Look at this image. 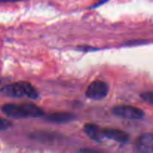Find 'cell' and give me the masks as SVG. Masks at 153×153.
Segmentation results:
<instances>
[{"mask_svg":"<svg viewBox=\"0 0 153 153\" xmlns=\"http://www.w3.org/2000/svg\"><path fill=\"white\" fill-rule=\"evenodd\" d=\"M76 119V117L70 113L65 112H56V113L49 114L46 117V120L49 122L55 123L63 124L67 123Z\"/></svg>","mask_w":153,"mask_h":153,"instance_id":"52a82bcc","label":"cell"},{"mask_svg":"<svg viewBox=\"0 0 153 153\" xmlns=\"http://www.w3.org/2000/svg\"><path fill=\"white\" fill-rule=\"evenodd\" d=\"M12 123L10 121L4 119L2 117H0V131H5L10 128Z\"/></svg>","mask_w":153,"mask_h":153,"instance_id":"9c48e42d","label":"cell"},{"mask_svg":"<svg viewBox=\"0 0 153 153\" xmlns=\"http://www.w3.org/2000/svg\"><path fill=\"white\" fill-rule=\"evenodd\" d=\"M1 111L6 117L10 119L37 118L44 116L43 111L33 103H8L1 106Z\"/></svg>","mask_w":153,"mask_h":153,"instance_id":"6da1fadb","label":"cell"},{"mask_svg":"<svg viewBox=\"0 0 153 153\" xmlns=\"http://www.w3.org/2000/svg\"><path fill=\"white\" fill-rule=\"evenodd\" d=\"M108 91L109 88L107 83L102 81L96 80L90 84L85 92V96L90 100H101L107 97Z\"/></svg>","mask_w":153,"mask_h":153,"instance_id":"3957f363","label":"cell"},{"mask_svg":"<svg viewBox=\"0 0 153 153\" xmlns=\"http://www.w3.org/2000/svg\"><path fill=\"white\" fill-rule=\"evenodd\" d=\"M113 113L116 116L128 120H140L145 115L144 111L139 108L126 105L115 106L113 109Z\"/></svg>","mask_w":153,"mask_h":153,"instance_id":"277c9868","label":"cell"},{"mask_svg":"<svg viewBox=\"0 0 153 153\" xmlns=\"http://www.w3.org/2000/svg\"><path fill=\"white\" fill-rule=\"evenodd\" d=\"M0 92L3 95L12 98L27 97L31 100H35L39 97L37 90L31 83L27 82H18L5 85L1 88Z\"/></svg>","mask_w":153,"mask_h":153,"instance_id":"7a4b0ae2","label":"cell"},{"mask_svg":"<svg viewBox=\"0 0 153 153\" xmlns=\"http://www.w3.org/2000/svg\"><path fill=\"white\" fill-rule=\"evenodd\" d=\"M80 153H105L101 151L97 150V149H82L80 150Z\"/></svg>","mask_w":153,"mask_h":153,"instance_id":"8fae6325","label":"cell"},{"mask_svg":"<svg viewBox=\"0 0 153 153\" xmlns=\"http://www.w3.org/2000/svg\"><path fill=\"white\" fill-rule=\"evenodd\" d=\"M136 149L139 153H152V134L151 133H144L139 136L136 142Z\"/></svg>","mask_w":153,"mask_h":153,"instance_id":"8992f818","label":"cell"},{"mask_svg":"<svg viewBox=\"0 0 153 153\" xmlns=\"http://www.w3.org/2000/svg\"><path fill=\"white\" fill-rule=\"evenodd\" d=\"M103 137L111 139L121 143H127L129 140V135L127 132L118 128H102Z\"/></svg>","mask_w":153,"mask_h":153,"instance_id":"5b68a950","label":"cell"},{"mask_svg":"<svg viewBox=\"0 0 153 153\" xmlns=\"http://www.w3.org/2000/svg\"><path fill=\"white\" fill-rule=\"evenodd\" d=\"M85 133L92 140L97 142H102L104 138L102 134V128L94 123H87L84 126Z\"/></svg>","mask_w":153,"mask_h":153,"instance_id":"ba28073f","label":"cell"},{"mask_svg":"<svg viewBox=\"0 0 153 153\" xmlns=\"http://www.w3.org/2000/svg\"><path fill=\"white\" fill-rule=\"evenodd\" d=\"M140 97L144 100L145 102L148 103H152V91H149V92H145L143 93L142 94H140Z\"/></svg>","mask_w":153,"mask_h":153,"instance_id":"30bf717a","label":"cell"}]
</instances>
